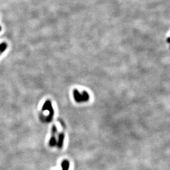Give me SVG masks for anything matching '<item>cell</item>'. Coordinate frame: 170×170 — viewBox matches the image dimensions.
Segmentation results:
<instances>
[{
  "label": "cell",
  "instance_id": "cell-3",
  "mask_svg": "<svg viewBox=\"0 0 170 170\" xmlns=\"http://www.w3.org/2000/svg\"><path fill=\"white\" fill-rule=\"evenodd\" d=\"M57 129L56 127L55 126H53L52 128L51 138H50L49 141V146L50 147H54L56 146L57 145V140L56 138V135L57 134Z\"/></svg>",
  "mask_w": 170,
  "mask_h": 170
},
{
  "label": "cell",
  "instance_id": "cell-4",
  "mask_svg": "<svg viewBox=\"0 0 170 170\" xmlns=\"http://www.w3.org/2000/svg\"><path fill=\"white\" fill-rule=\"evenodd\" d=\"M64 140V133H61V134H59L58 136V140L57 141V145H56V146L59 149H61L62 148Z\"/></svg>",
  "mask_w": 170,
  "mask_h": 170
},
{
  "label": "cell",
  "instance_id": "cell-1",
  "mask_svg": "<svg viewBox=\"0 0 170 170\" xmlns=\"http://www.w3.org/2000/svg\"><path fill=\"white\" fill-rule=\"evenodd\" d=\"M45 110H48V111H49V116L44 118L41 121H42L43 122H47L48 123L52 120V118L54 116V110L52 108L51 103H50V101H49V100H47L45 102L44 106L42 107V111H45Z\"/></svg>",
  "mask_w": 170,
  "mask_h": 170
},
{
  "label": "cell",
  "instance_id": "cell-8",
  "mask_svg": "<svg viewBox=\"0 0 170 170\" xmlns=\"http://www.w3.org/2000/svg\"><path fill=\"white\" fill-rule=\"evenodd\" d=\"M1 27H0V31H1Z\"/></svg>",
  "mask_w": 170,
  "mask_h": 170
},
{
  "label": "cell",
  "instance_id": "cell-5",
  "mask_svg": "<svg viewBox=\"0 0 170 170\" xmlns=\"http://www.w3.org/2000/svg\"><path fill=\"white\" fill-rule=\"evenodd\" d=\"M62 170H68L70 168V163L67 160H64L61 163Z\"/></svg>",
  "mask_w": 170,
  "mask_h": 170
},
{
  "label": "cell",
  "instance_id": "cell-2",
  "mask_svg": "<svg viewBox=\"0 0 170 170\" xmlns=\"http://www.w3.org/2000/svg\"><path fill=\"white\" fill-rule=\"evenodd\" d=\"M74 98L76 102L81 103V102H88L89 100V95L88 93L86 92V91H83L82 94H80L77 90H74Z\"/></svg>",
  "mask_w": 170,
  "mask_h": 170
},
{
  "label": "cell",
  "instance_id": "cell-7",
  "mask_svg": "<svg viewBox=\"0 0 170 170\" xmlns=\"http://www.w3.org/2000/svg\"><path fill=\"white\" fill-rule=\"evenodd\" d=\"M167 42H168V43H170V37H169V38L167 39Z\"/></svg>",
  "mask_w": 170,
  "mask_h": 170
},
{
  "label": "cell",
  "instance_id": "cell-6",
  "mask_svg": "<svg viewBox=\"0 0 170 170\" xmlns=\"http://www.w3.org/2000/svg\"><path fill=\"white\" fill-rule=\"evenodd\" d=\"M7 46H8L7 44L4 43V42L0 44V54H1L4 51V50L6 49Z\"/></svg>",
  "mask_w": 170,
  "mask_h": 170
}]
</instances>
